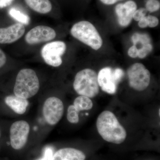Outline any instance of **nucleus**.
<instances>
[{
    "label": "nucleus",
    "mask_w": 160,
    "mask_h": 160,
    "mask_svg": "<svg viewBox=\"0 0 160 160\" xmlns=\"http://www.w3.org/2000/svg\"><path fill=\"white\" fill-rule=\"evenodd\" d=\"M114 74L116 80H117L118 82L120 80L122 79L124 75V72L122 69L117 68L114 70Z\"/></svg>",
    "instance_id": "bb28decb"
},
{
    "label": "nucleus",
    "mask_w": 160,
    "mask_h": 160,
    "mask_svg": "<svg viewBox=\"0 0 160 160\" xmlns=\"http://www.w3.org/2000/svg\"><path fill=\"white\" fill-rule=\"evenodd\" d=\"M26 32L24 24L18 22L7 26L0 25V45L12 44L21 38Z\"/></svg>",
    "instance_id": "9d476101"
},
{
    "label": "nucleus",
    "mask_w": 160,
    "mask_h": 160,
    "mask_svg": "<svg viewBox=\"0 0 160 160\" xmlns=\"http://www.w3.org/2000/svg\"><path fill=\"white\" fill-rule=\"evenodd\" d=\"M73 105L79 112L80 111L92 109L93 107V103L90 98L80 95L76 98L73 102Z\"/></svg>",
    "instance_id": "dca6fc26"
},
{
    "label": "nucleus",
    "mask_w": 160,
    "mask_h": 160,
    "mask_svg": "<svg viewBox=\"0 0 160 160\" xmlns=\"http://www.w3.org/2000/svg\"><path fill=\"white\" fill-rule=\"evenodd\" d=\"M0 2H1V0H0Z\"/></svg>",
    "instance_id": "f704fd0d"
},
{
    "label": "nucleus",
    "mask_w": 160,
    "mask_h": 160,
    "mask_svg": "<svg viewBox=\"0 0 160 160\" xmlns=\"http://www.w3.org/2000/svg\"><path fill=\"white\" fill-rule=\"evenodd\" d=\"M73 87L79 95L90 98L95 97L100 91L97 73L89 68L82 69L75 76Z\"/></svg>",
    "instance_id": "20e7f679"
},
{
    "label": "nucleus",
    "mask_w": 160,
    "mask_h": 160,
    "mask_svg": "<svg viewBox=\"0 0 160 160\" xmlns=\"http://www.w3.org/2000/svg\"><path fill=\"white\" fill-rule=\"evenodd\" d=\"M72 36L95 50L101 49L103 40L96 27L90 22L82 21L75 23L70 31Z\"/></svg>",
    "instance_id": "7ed1b4c3"
},
{
    "label": "nucleus",
    "mask_w": 160,
    "mask_h": 160,
    "mask_svg": "<svg viewBox=\"0 0 160 160\" xmlns=\"http://www.w3.org/2000/svg\"><path fill=\"white\" fill-rule=\"evenodd\" d=\"M153 46L151 43L143 45L140 49H138V57L141 59L144 58L151 52Z\"/></svg>",
    "instance_id": "aec40b11"
},
{
    "label": "nucleus",
    "mask_w": 160,
    "mask_h": 160,
    "mask_svg": "<svg viewBox=\"0 0 160 160\" xmlns=\"http://www.w3.org/2000/svg\"><path fill=\"white\" fill-rule=\"evenodd\" d=\"M26 6L32 11L41 14L50 13L52 9L50 0H24Z\"/></svg>",
    "instance_id": "2eb2a0df"
},
{
    "label": "nucleus",
    "mask_w": 160,
    "mask_h": 160,
    "mask_svg": "<svg viewBox=\"0 0 160 160\" xmlns=\"http://www.w3.org/2000/svg\"><path fill=\"white\" fill-rule=\"evenodd\" d=\"M67 49L66 43L62 41H52L46 43L40 51L41 57L48 66L58 67L63 62V55Z\"/></svg>",
    "instance_id": "39448f33"
},
{
    "label": "nucleus",
    "mask_w": 160,
    "mask_h": 160,
    "mask_svg": "<svg viewBox=\"0 0 160 160\" xmlns=\"http://www.w3.org/2000/svg\"><path fill=\"white\" fill-rule=\"evenodd\" d=\"M147 12H148L145 8H141L137 9L133 15L132 19L137 22H139L143 18L146 16Z\"/></svg>",
    "instance_id": "4be33fe9"
},
{
    "label": "nucleus",
    "mask_w": 160,
    "mask_h": 160,
    "mask_svg": "<svg viewBox=\"0 0 160 160\" xmlns=\"http://www.w3.org/2000/svg\"><path fill=\"white\" fill-rule=\"evenodd\" d=\"M138 49L137 46L133 45L130 47L128 50V55L129 57L132 58H135L138 57Z\"/></svg>",
    "instance_id": "a878e982"
},
{
    "label": "nucleus",
    "mask_w": 160,
    "mask_h": 160,
    "mask_svg": "<svg viewBox=\"0 0 160 160\" xmlns=\"http://www.w3.org/2000/svg\"><path fill=\"white\" fill-rule=\"evenodd\" d=\"M146 17L148 21V26L150 28H155L158 25L159 21L156 17L149 15L146 16Z\"/></svg>",
    "instance_id": "b1692460"
},
{
    "label": "nucleus",
    "mask_w": 160,
    "mask_h": 160,
    "mask_svg": "<svg viewBox=\"0 0 160 160\" xmlns=\"http://www.w3.org/2000/svg\"><path fill=\"white\" fill-rule=\"evenodd\" d=\"M79 112L73 105H70L67 109V118L69 122L77 124L79 121Z\"/></svg>",
    "instance_id": "a211bd4d"
},
{
    "label": "nucleus",
    "mask_w": 160,
    "mask_h": 160,
    "mask_svg": "<svg viewBox=\"0 0 160 160\" xmlns=\"http://www.w3.org/2000/svg\"><path fill=\"white\" fill-rule=\"evenodd\" d=\"M53 149L51 147L47 146L45 148L42 158L37 160H53Z\"/></svg>",
    "instance_id": "5701e85b"
},
{
    "label": "nucleus",
    "mask_w": 160,
    "mask_h": 160,
    "mask_svg": "<svg viewBox=\"0 0 160 160\" xmlns=\"http://www.w3.org/2000/svg\"><path fill=\"white\" fill-rule=\"evenodd\" d=\"M96 126L99 134L106 142L120 144L126 140V129L111 111L106 110L101 113L97 120Z\"/></svg>",
    "instance_id": "f257e3e1"
},
{
    "label": "nucleus",
    "mask_w": 160,
    "mask_h": 160,
    "mask_svg": "<svg viewBox=\"0 0 160 160\" xmlns=\"http://www.w3.org/2000/svg\"><path fill=\"white\" fill-rule=\"evenodd\" d=\"M137 8L136 3L132 0H129L126 2L119 3L116 6L115 12L120 26L126 27L129 26Z\"/></svg>",
    "instance_id": "9b49d317"
},
{
    "label": "nucleus",
    "mask_w": 160,
    "mask_h": 160,
    "mask_svg": "<svg viewBox=\"0 0 160 160\" xmlns=\"http://www.w3.org/2000/svg\"><path fill=\"white\" fill-rule=\"evenodd\" d=\"M124 1V0H118V1Z\"/></svg>",
    "instance_id": "473e14b6"
},
{
    "label": "nucleus",
    "mask_w": 160,
    "mask_h": 160,
    "mask_svg": "<svg viewBox=\"0 0 160 160\" xmlns=\"http://www.w3.org/2000/svg\"><path fill=\"white\" fill-rule=\"evenodd\" d=\"M39 80L34 70L29 68L21 69L18 72L14 87V95L28 99L32 97L39 90Z\"/></svg>",
    "instance_id": "f03ea898"
},
{
    "label": "nucleus",
    "mask_w": 160,
    "mask_h": 160,
    "mask_svg": "<svg viewBox=\"0 0 160 160\" xmlns=\"http://www.w3.org/2000/svg\"><path fill=\"white\" fill-rule=\"evenodd\" d=\"M85 153L72 148L61 149L53 154V160H85Z\"/></svg>",
    "instance_id": "ddd939ff"
},
{
    "label": "nucleus",
    "mask_w": 160,
    "mask_h": 160,
    "mask_svg": "<svg viewBox=\"0 0 160 160\" xmlns=\"http://www.w3.org/2000/svg\"><path fill=\"white\" fill-rule=\"evenodd\" d=\"M9 14L10 16L18 21L19 22L23 24H28L29 22V18L28 16L22 13L19 10L15 9H11L9 11Z\"/></svg>",
    "instance_id": "f3484780"
},
{
    "label": "nucleus",
    "mask_w": 160,
    "mask_h": 160,
    "mask_svg": "<svg viewBox=\"0 0 160 160\" xmlns=\"http://www.w3.org/2000/svg\"><path fill=\"white\" fill-rule=\"evenodd\" d=\"M57 36L56 32L49 26L39 25L33 27L26 33V42L30 46L39 45L53 41Z\"/></svg>",
    "instance_id": "0eeeda50"
},
{
    "label": "nucleus",
    "mask_w": 160,
    "mask_h": 160,
    "mask_svg": "<svg viewBox=\"0 0 160 160\" xmlns=\"http://www.w3.org/2000/svg\"><path fill=\"white\" fill-rule=\"evenodd\" d=\"M0 136H1V132H0Z\"/></svg>",
    "instance_id": "72a5a7b5"
},
{
    "label": "nucleus",
    "mask_w": 160,
    "mask_h": 160,
    "mask_svg": "<svg viewBox=\"0 0 160 160\" xmlns=\"http://www.w3.org/2000/svg\"><path fill=\"white\" fill-rule=\"evenodd\" d=\"M160 109H159V116H160Z\"/></svg>",
    "instance_id": "2f4dec72"
},
{
    "label": "nucleus",
    "mask_w": 160,
    "mask_h": 160,
    "mask_svg": "<svg viewBox=\"0 0 160 160\" xmlns=\"http://www.w3.org/2000/svg\"><path fill=\"white\" fill-rule=\"evenodd\" d=\"M103 4L106 5H112L116 4L118 0H100Z\"/></svg>",
    "instance_id": "7c9ffc66"
},
{
    "label": "nucleus",
    "mask_w": 160,
    "mask_h": 160,
    "mask_svg": "<svg viewBox=\"0 0 160 160\" xmlns=\"http://www.w3.org/2000/svg\"><path fill=\"white\" fill-rule=\"evenodd\" d=\"M44 118L49 125L54 126L61 120L64 113V106L62 100L51 97L45 101L43 106Z\"/></svg>",
    "instance_id": "6e6552de"
},
{
    "label": "nucleus",
    "mask_w": 160,
    "mask_h": 160,
    "mask_svg": "<svg viewBox=\"0 0 160 160\" xmlns=\"http://www.w3.org/2000/svg\"><path fill=\"white\" fill-rule=\"evenodd\" d=\"M12 0H1L0 8H2L8 6L10 4Z\"/></svg>",
    "instance_id": "c756f323"
},
{
    "label": "nucleus",
    "mask_w": 160,
    "mask_h": 160,
    "mask_svg": "<svg viewBox=\"0 0 160 160\" xmlns=\"http://www.w3.org/2000/svg\"><path fill=\"white\" fill-rule=\"evenodd\" d=\"M6 105L12 109L15 113L22 115L26 111L29 102L26 99L12 95L6 96L5 98Z\"/></svg>",
    "instance_id": "4468645a"
},
{
    "label": "nucleus",
    "mask_w": 160,
    "mask_h": 160,
    "mask_svg": "<svg viewBox=\"0 0 160 160\" xmlns=\"http://www.w3.org/2000/svg\"><path fill=\"white\" fill-rule=\"evenodd\" d=\"M150 42H151V39L148 34L146 33H139L138 43H140L142 44V46H143V45L150 43Z\"/></svg>",
    "instance_id": "393cba45"
},
{
    "label": "nucleus",
    "mask_w": 160,
    "mask_h": 160,
    "mask_svg": "<svg viewBox=\"0 0 160 160\" xmlns=\"http://www.w3.org/2000/svg\"><path fill=\"white\" fill-rule=\"evenodd\" d=\"M30 131L29 123L24 120L16 121L10 128V142L12 147L19 150L26 145Z\"/></svg>",
    "instance_id": "1a4fd4ad"
},
{
    "label": "nucleus",
    "mask_w": 160,
    "mask_h": 160,
    "mask_svg": "<svg viewBox=\"0 0 160 160\" xmlns=\"http://www.w3.org/2000/svg\"><path fill=\"white\" fill-rule=\"evenodd\" d=\"M129 86L138 91H142L149 86L151 79L150 72L141 63H136L127 70Z\"/></svg>",
    "instance_id": "423d86ee"
},
{
    "label": "nucleus",
    "mask_w": 160,
    "mask_h": 160,
    "mask_svg": "<svg viewBox=\"0 0 160 160\" xmlns=\"http://www.w3.org/2000/svg\"><path fill=\"white\" fill-rule=\"evenodd\" d=\"M145 8L147 12H154L158 11L160 8V2L158 0H147Z\"/></svg>",
    "instance_id": "6ab92c4d"
},
{
    "label": "nucleus",
    "mask_w": 160,
    "mask_h": 160,
    "mask_svg": "<svg viewBox=\"0 0 160 160\" xmlns=\"http://www.w3.org/2000/svg\"><path fill=\"white\" fill-rule=\"evenodd\" d=\"M99 86L105 92L114 94L117 89L118 82L114 74V70L109 67H104L98 74Z\"/></svg>",
    "instance_id": "f8f14e48"
},
{
    "label": "nucleus",
    "mask_w": 160,
    "mask_h": 160,
    "mask_svg": "<svg viewBox=\"0 0 160 160\" xmlns=\"http://www.w3.org/2000/svg\"><path fill=\"white\" fill-rule=\"evenodd\" d=\"M139 32H135L131 38L132 42L134 46H137L139 42Z\"/></svg>",
    "instance_id": "c85d7f7f"
},
{
    "label": "nucleus",
    "mask_w": 160,
    "mask_h": 160,
    "mask_svg": "<svg viewBox=\"0 0 160 160\" xmlns=\"http://www.w3.org/2000/svg\"><path fill=\"white\" fill-rule=\"evenodd\" d=\"M9 61V57L6 52L0 48V71L6 68Z\"/></svg>",
    "instance_id": "412c9836"
},
{
    "label": "nucleus",
    "mask_w": 160,
    "mask_h": 160,
    "mask_svg": "<svg viewBox=\"0 0 160 160\" xmlns=\"http://www.w3.org/2000/svg\"><path fill=\"white\" fill-rule=\"evenodd\" d=\"M146 16L139 21L138 25L139 27L140 28H143H143H146V27H148V21H147V18H146Z\"/></svg>",
    "instance_id": "cd10ccee"
}]
</instances>
